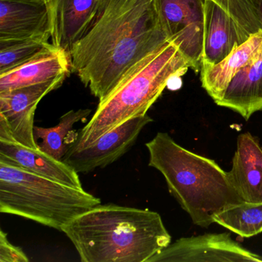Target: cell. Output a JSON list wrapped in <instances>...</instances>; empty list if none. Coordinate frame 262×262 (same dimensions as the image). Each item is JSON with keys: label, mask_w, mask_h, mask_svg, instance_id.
<instances>
[{"label": "cell", "mask_w": 262, "mask_h": 262, "mask_svg": "<svg viewBox=\"0 0 262 262\" xmlns=\"http://www.w3.org/2000/svg\"><path fill=\"white\" fill-rule=\"evenodd\" d=\"M213 220L241 237H253L262 232V202L229 205L216 213Z\"/></svg>", "instance_id": "obj_18"}, {"label": "cell", "mask_w": 262, "mask_h": 262, "mask_svg": "<svg viewBox=\"0 0 262 262\" xmlns=\"http://www.w3.org/2000/svg\"><path fill=\"white\" fill-rule=\"evenodd\" d=\"M50 2L0 0V42L51 39Z\"/></svg>", "instance_id": "obj_10"}, {"label": "cell", "mask_w": 262, "mask_h": 262, "mask_svg": "<svg viewBox=\"0 0 262 262\" xmlns=\"http://www.w3.org/2000/svg\"><path fill=\"white\" fill-rule=\"evenodd\" d=\"M62 231L82 262H148L171 242L159 213L112 203L91 208Z\"/></svg>", "instance_id": "obj_2"}, {"label": "cell", "mask_w": 262, "mask_h": 262, "mask_svg": "<svg viewBox=\"0 0 262 262\" xmlns=\"http://www.w3.org/2000/svg\"><path fill=\"white\" fill-rule=\"evenodd\" d=\"M167 41L153 0H100L70 52L71 70L102 102L130 70Z\"/></svg>", "instance_id": "obj_1"}, {"label": "cell", "mask_w": 262, "mask_h": 262, "mask_svg": "<svg viewBox=\"0 0 262 262\" xmlns=\"http://www.w3.org/2000/svg\"><path fill=\"white\" fill-rule=\"evenodd\" d=\"M262 59V30L251 35L222 62L201 70V82L210 97L217 102L238 72Z\"/></svg>", "instance_id": "obj_13"}, {"label": "cell", "mask_w": 262, "mask_h": 262, "mask_svg": "<svg viewBox=\"0 0 262 262\" xmlns=\"http://www.w3.org/2000/svg\"><path fill=\"white\" fill-rule=\"evenodd\" d=\"M92 113L90 110H70L59 119V124L51 128L34 126V136L36 141L41 139L37 143L39 149L55 158L62 161L67 154L70 143L68 138L74 133L73 130L75 124L83 120Z\"/></svg>", "instance_id": "obj_19"}, {"label": "cell", "mask_w": 262, "mask_h": 262, "mask_svg": "<svg viewBox=\"0 0 262 262\" xmlns=\"http://www.w3.org/2000/svg\"><path fill=\"white\" fill-rule=\"evenodd\" d=\"M148 166L165 178L168 191L193 223L208 228L213 216L227 207L243 202L229 171L212 159L183 148L165 133H158L145 144Z\"/></svg>", "instance_id": "obj_3"}, {"label": "cell", "mask_w": 262, "mask_h": 262, "mask_svg": "<svg viewBox=\"0 0 262 262\" xmlns=\"http://www.w3.org/2000/svg\"><path fill=\"white\" fill-rule=\"evenodd\" d=\"M229 173L243 201L262 202V145L258 138L250 133L239 135Z\"/></svg>", "instance_id": "obj_14"}, {"label": "cell", "mask_w": 262, "mask_h": 262, "mask_svg": "<svg viewBox=\"0 0 262 262\" xmlns=\"http://www.w3.org/2000/svg\"><path fill=\"white\" fill-rule=\"evenodd\" d=\"M83 188L0 161V212L62 231L73 219L100 205Z\"/></svg>", "instance_id": "obj_5"}, {"label": "cell", "mask_w": 262, "mask_h": 262, "mask_svg": "<svg viewBox=\"0 0 262 262\" xmlns=\"http://www.w3.org/2000/svg\"><path fill=\"white\" fill-rule=\"evenodd\" d=\"M100 0H50L52 44L68 53L94 17Z\"/></svg>", "instance_id": "obj_12"}, {"label": "cell", "mask_w": 262, "mask_h": 262, "mask_svg": "<svg viewBox=\"0 0 262 262\" xmlns=\"http://www.w3.org/2000/svg\"><path fill=\"white\" fill-rule=\"evenodd\" d=\"M248 36L262 30V0H213Z\"/></svg>", "instance_id": "obj_21"}, {"label": "cell", "mask_w": 262, "mask_h": 262, "mask_svg": "<svg viewBox=\"0 0 262 262\" xmlns=\"http://www.w3.org/2000/svg\"><path fill=\"white\" fill-rule=\"evenodd\" d=\"M70 70L68 53L53 47L24 65L0 74V92L67 78Z\"/></svg>", "instance_id": "obj_16"}, {"label": "cell", "mask_w": 262, "mask_h": 262, "mask_svg": "<svg viewBox=\"0 0 262 262\" xmlns=\"http://www.w3.org/2000/svg\"><path fill=\"white\" fill-rule=\"evenodd\" d=\"M262 262V256L244 248L229 234H205L182 237L148 262Z\"/></svg>", "instance_id": "obj_8"}, {"label": "cell", "mask_w": 262, "mask_h": 262, "mask_svg": "<svg viewBox=\"0 0 262 262\" xmlns=\"http://www.w3.org/2000/svg\"><path fill=\"white\" fill-rule=\"evenodd\" d=\"M215 103L238 113L246 121L262 111V59L238 72Z\"/></svg>", "instance_id": "obj_17"}, {"label": "cell", "mask_w": 262, "mask_h": 262, "mask_svg": "<svg viewBox=\"0 0 262 262\" xmlns=\"http://www.w3.org/2000/svg\"><path fill=\"white\" fill-rule=\"evenodd\" d=\"M152 122L148 115L128 119L85 148L67 150L62 161L78 173H89L96 168H104L126 153L142 130Z\"/></svg>", "instance_id": "obj_9"}, {"label": "cell", "mask_w": 262, "mask_h": 262, "mask_svg": "<svg viewBox=\"0 0 262 262\" xmlns=\"http://www.w3.org/2000/svg\"><path fill=\"white\" fill-rule=\"evenodd\" d=\"M66 78L9 91L0 92V139L39 148L34 136V115L38 104L61 86Z\"/></svg>", "instance_id": "obj_7"}, {"label": "cell", "mask_w": 262, "mask_h": 262, "mask_svg": "<svg viewBox=\"0 0 262 262\" xmlns=\"http://www.w3.org/2000/svg\"><path fill=\"white\" fill-rule=\"evenodd\" d=\"M0 161L76 188H83L79 173L63 161L57 160L39 148L35 149L13 141L0 139Z\"/></svg>", "instance_id": "obj_15"}, {"label": "cell", "mask_w": 262, "mask_h": 262, "mask_svg": "<svg viewBox=\"0 0 262 262\" xmlns=\"http://www.w3.org/2000/svg\"><path fill=\"white\" fill-rule=\"evenodd\" d=\"M53 47L47 39L0 42V74L24 65Z\"/></svg>", "instance_id": "obj_20"}, {"label": "cell", "mask_w": 262, "mask_h": 262, "mask_svg": "<svg viewBox=\"0 0 262 262\" xmlns=\"http://www.w3.org/2000/svg\"><path fill=\"white\" fill-rule=\"evenodd\" d=\"M249 38L234 19L213 0H205L202 68L222 62Z\"/></svg>", "instance_id": "obj_11"}, {"label": "cell", "mask_w": 262, "mask_h": 262, "mask_svg": "<svg viewBox=\"0 0 262 262\" xmlns=\"http://www.w3.org/2000/svg\"><path fill=\"white\" fill-rule=\"evenodd\" d=\"M19 1H28V2H50V0H19Z\"/></svg>", "instance_id": "obj_23"}, {"label": "cell", "mask_w": 262, "mask_h": 262, "mask_svg": "<svg viewBox=\"0 0 262 262\" xmlns=\"http://www.w3.org/2000/svg\"><path fill=\"white\" fill-rule=\"evenodd\" d=\"M167 40L178 46L201 71L203 57L205 0H153Z\"/></svg>", "instance_id": "obj_6"}, {"label": "cell", "mask_w": 262, "mask_h": 262, "mask_svg": "<svg viewBox=\"0 0 262 262\" xmlns=\"http://www.w3.org/2000/svg\"><path fill=\"white\" fill-rule=\"evenodd\" d=\"M22 248L10 243L7 234L4 230H0V262H29Z\"/></svg>", "instance_id": "obj_22"}, {"label": "cell", "mask_w": 262, "mask_h": 262, "mask_svg": "<svg viewBox=\"0 0 262 262\" xmlns=\"http://www.w3.org/2000/svg\"><path fill=\"white\" fill-rule=\"evenodd\" d=\"M189 68H192L191 62L179 47L167 41L136 64L110 96L99 102L68 149L85 148L128 119L145 116L170 81L183 76Z\"/></svg>", "instance_id": "obj_4"}]
</instances>
